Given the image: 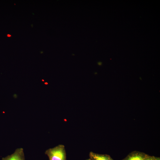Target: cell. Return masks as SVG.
Returning <instances> with one entry per match:
<instances>
[{
  "label": "cell",
  "instance_id": "8992f818",
  "mask_svg": "<svg viewBox=\"0 0 160 160\" xmlns=\"http://www.w3.org/2000/svg\"><path fill=\"white\" fill-rule=\"evenodd\" d=\"M98 64L99 65H101L102 64V63L100 62H99L98 63Z\"/></svg>",
  "mask_w": 160,
  "mask_h": 160
},
{
  "label": "cell",
  "instance_id": "277c9868",
  "mask_svg": "<svg viewBox=\"0 0 160 160\" xmlns=\"http://www.w3.org/2000/svg\"><path fill=\"white\" fill-rule=\"evenodd\" d=\"M144 159L142 155L136 154L129 157L127 160H144Z\"/></svg>",
  "mask_w": 160,
  "mask_h": 160
},
{
  "label": "cell",
  "instance_id": "8fae6325",
  "mask_svg": "<svg viewBox=\"0 0 160 160\" xmlns=\"http://www.w3.org/2000/svg\"><path fill=\"white\" fill-rule=\"evenodd\" d=\"M91 160L90 159H88V160Z\"/></svg>",
  "mask_w": 160,
  "mask_h": 160
},
{
  "label": "cell",
  "instance_id": "9c48e42d",
  "mask_svg": "<svg viewBox=\"0 0 160 160\" xmlns=\"http://www.w3.org/2000/svg\"><path fill=\"white\" fill-rule=\"evenodd\" d=\"M156 160H160L159 159H156Z\"/></svg>",
  "mask_w": 160,
  "mask_h": 160
},
{
  "label": "cell",
  "instance_id": "30bf717a",
  "mask_svg": "<svg viewBox=\"0 0 160 160\" xmlns=\"http://www.w3.org/2000/svg\"><path fill=\"white\" fill-rule=\"evenodd\" d=\"M42 81H44V80L43 79H42Z\"/></svg>",
  "mask_w": 160,
  "mask_h": 160
},
{
  "label": "cell",
  "instance_id": "7a4b0ae2",
  "mask_svg": "<svg viewBox=\"0 0 160 160\" xmlns=\"http://www.w3.org/2000/svg\"><path fill=\"white\" fill-rule=\"evenodd\" d=\"M2 160H25L23 149H17L12 154L3 158Z\"/></svg>",
  "mask_w": 160,
  "mask_h": 160
},
{
  "label": "cell",
  "instance_id": "ba28073f",
  "mask_svg": "<svg viewBox=\"0 0 160 160\" xmlns=\"http://www.w3.org/2000/svg\"><path fill=\"white\" fill-rule=\"evenodd\" d=\"M7 36H8V37H9V36H10V35H9V34H8V35H7Z\"/></svg>",
  "mask_w": 160,
  "mask_h": 160
},
{
  "label": "cell",
  "instance_id": "6da1fadb",
  "mask_svg": "<svg viewBox=\"0 0 160 160\" xmlns=\"http://www.w3.org/2000/svg\"><path fill=\"white\" fill-rule=\"evenodd\" d=\"M45 153L49 160H66V155L64 145H59L47 150Z\"/></svg>",
  "mask_w": 160,
  "mask_h": 160
},
{
  "label": "cell",
  "instance_id": "5b68a950",
  "mask_svg": "<svg viewBox=\"0 0 160 160\" xmlns=\"http://www.w3.org/2000/svg\"><path fill=\"white\" fill-rule=\"evenodd\" d=\"M155 159L152 158V157L147 158L145 159L144 160H156Z\"/></svg>",
  "mask_w": 160,
  "mask_h": 160
},
{
  "label": "cell",
  "instance_id": "52a82bcc",
  "mask_svg": "<svg viewBox=\"0 0 160 160\" xmlns=\"http://www.w3.org/2000/svg\"><path fill=\"white\" fill-rule=\"evenodd\" d=\"M44 84H48V83L47 82H45L44 83Z\"/></svg>",
  "mask_w": 160,
  "mask_h": 160
},
{
  "label": "cell",
  "instance_id": "3957f363",
  "mask_svg": "<svg viewBox=\"0 0 160 160\" xmlns=\"http://www.w3.org/2000/svg\"><path fill=\"white\" fill-rule=\"evenodd\" d=\"M89 156L92 160H112L108 156L99 154L93 152H90Z\"/></svg>",
  "mask_w": 160,
  "mask_h": 160
}]
</instances>
